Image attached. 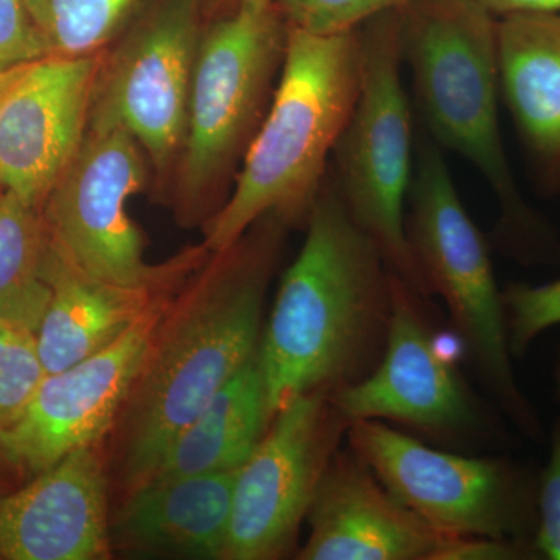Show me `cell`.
<instances>
[{
  "label": "cell",
  "mask_w": 560,
  "mask_h": 560,
  "mask_svg": "<svg viewBox=\"0 0 560 560\" xmlns=\"http://www.w3.org/2000/svg\"><path fill=\"white\" fill-rule=\"evenodd\" d=\"M307 523L301 560H431L445 537L404 506L350 447L330 459Z\"/></svg>",
  "instance_id": "obj_16"
},
{
  "label": "cell",
  "mask_w": 560,
  "mask_h": 560,
  "mask_svg": "<svg viewBox=\"0 0 560 560\" xmlns=\"http://www.w3.org/2000/svg\"><path fill=\"white\" fill-rule=\"evenodd\" d=\"M270 422L256 353L172 441L150 480L238 470Z\"/></svg>",
  "instance_id": "obj_20"
},
{
  "label": "cell",
  "mask_w": 560,
  "mask_h": 560,
  "mask_svg": "<svg viewBox=\"0 0 560 560\" xmlns=\"http://www.w3.org/2000/svg\"><path fill=\"white\" fill-rule=\"evenodd\" d=\"M150 176L145 151L130 131L88 132L40 206L51 246L77 270L121 289L158 290L186 279L208 257L205 246L162 265L143 257V237L128 201L145 189Z\"/></svg>",
  "instance_id": "obj_8"
},
{
  "label": "cell",
  "mask_w": 560,
  "mask_h": 560,
  "mask_svg": "<svg viewBox=\"0 0 560 560\" xmlns=\"http://www.w3.org/2000/svg\"><path fill=\"white\" fill-rule=\"evenodd\" d=\"M552 382H555L556 399H558L560 404V346L558 355H556L555 371H552Z\"/></svg>",
  "instance_id": "obj_33"
},
{
  "label": "cell",
  "mask_w": 560,
  "mask_h": 560,
  "mask_svg": "<svg viewBox=\"0 0 560 560\" xmlns=\"http://www.w3.org/2000/svg\"><path fill=\"white\" fill-rule=\"evenodd\" d=\"M305 228L257 352L271 419L301 394L363 381L388 340L393 272L329 173Z\"/></svg>",
  "instance_id": "obj_2"
},
{
  "label": "cell",
  "mask_w": 560,
  "mask_h": 560,
  "mask_svg": "<svg viewBox=\"0 0 560 560\" xmlns=\"http://www.w3.org/2000/svg\"><path fill=\"white\" fill-rule=\"evenodd\" d=\"M202 33L201 0H161L103 51L88 132L130 131L160 191L171 189L186 138Z\"/></svg>",
  "instance_id": "obj_10"
},
{
  "label": "cell",
  "mask_w": 560,
  "mask_h": 560,
  "mask_svg": "<svg viewBox=\"0 0 560 560\" xmlns=\"http://www.w3.org/2000/svg\"><path fill=\"white\" fill-rule=\"evenodd\" d=\"M24 0H0V72L47 57Z\"/></svg>",
  "instance_id": "obj_27"
},
{
  "label": "cell",
  "mask_w": 560,
  "mask_h": 560,
  "mask_svg": "<svg viewBox=\"0 0 560 560\" xmlns=\"http://www.w3.org/2000/svg\"><path fill=\"white\" fill-rule=\"evenodd\" d=\"M28 65V62H27ZM25 66V65H22ZM22 66H18V68L10 69V70H3V72H0V95L3 94V91L9 88V84L11 81L16 79L18 73H20V70L22 69Z\"/></svg>",
  "instance_id": "obj_32"
},
{
  "label": "cell",
  "mask_w": 560,
  "mask_h": 560,
  "mask_svg": "<svg viewBox=\"0 0 560 560\" xmlns=\"http://www.w3.org/2000/svg\"><path fill=\"white\" fill-rule=\"evenodd\" d=\"M416 0H275V9L289 27L340 35L360 31L366 22L400 11Z\"/></svg>",
  "instance_id": "obj_24"
},
{
  "label": "cell",
  "mask_w": 560,
  "mask_h": 560,
  "mask_svg": "<svg viewBox=\"0 0 560 560\" xmlns=\"http://www.w3.org/2000/svg\"><path fill=\"white\" fill-rule=\"evenodd\" d=\"M147 0H24L49 55L84 57L108 49Z\"/></svg>",
  "instance_id": "obj_21"
},
{
  "label": "cell",
  "mask_w": 560,
  "mask_h": 560,
  "mask_svg": "<svg viewBox=\"0 0 560 560\" xmlns=\"http://www.w3.org/2000/svg\"><path fill=\"white\" fill-rule=\"evenodd\" d=\"M539 559L533 541L481 536H445L431 560H530Z\"/></svg>",
  "instance_id": "obj_28"
},
{
  "label": "cell",
  "mask_w": 560,
  "mask_h": 560,
  "mask_svg": "<svg viewBox=\"0 0 560 560\" xmlns=\"http://www.w3.org/2000/svg\"><path fill=\"white\" fill-rule=\"evenodd\" d=\"M501 298L514 360L523 359L545 331L560 326V278L539 285L510 282Z\"/></svg>",
  "instance_id": "obj_25"
},
{
  "label": "cell",
  "mask_w": 560,
  "mask_h": 560,
  "mask_svg": "<svg viewBox=\"0 0 560 560\" xmlns=\"http://www.w3.org/2000/svg\"><path fill=\"white\" fill-rule=\"evenodd\" d=\"M14 480H20V478L0 460V493L9 492V490L14 489Z\"/></svg>",
  "instance_id": "obj_30"
},
{
  "label": "cell",
  "mask_w": 560,
  "mask_h": 560,
  "mask_svg": "<svg viewBox=\"0 0 560 560\" xmlns=\"http://www.w3.org/2000/svg\"><path fill=\"white\" fill-rule=\"evenodd\" d=\"M171 298L105 349L46 374L20 418L0 434V460L20 480L50 469L77 448L101 444L113 430Z\"/></svg>",
  "instance_id": "obj_13"
},
{
  "label": "cell",
  "mask_w": 560,
  "mask_h": 560,
  "mask_svg": "<svg viewBox=\"0 0 560 560\" xmlns=\"http://www.w3.org/2000/svg\"><path fill=\"white\" fill-rule=\"evenodd\" d=\"M495 18L511 14L560 13V0H474Z\"/></svg>",
  "instance_id": "obj_29"
},
{
  "label": "cell",
  "mask_w": 560,
  "mask_h": 560,
  "mask_svg": "<svg viewBox=\"0 0 560 560\" xmlns=\"http://www.w3.org/2000/svg\"><path fill=\"white\" fill-rule=\"evenodd\" d=\"M390 296L388 340L377 366L363 381L330 393L341 415L350 423L390 420L453 447H506L503 415L486 407L441 355L425 298L394 272Z\"/></svg>",
  "instance_id": "obj_11"
},
{
  "label": "cell",
  "mask_w": 560,
  "mask_h": 560,
  "mask_svg": "<svg viewBox=\"0 0 560 560\" xmlns=\"http://www.w3.org/2000/svg\"><path fill=\"white\" fill-rule=\"evenodd\" d=\"M50 289L46 279L0 313V434L20 418L46 377L38 330Z\"/></svg>",
  "instance_id": "obj_22"
},
{
  "label": "cell",
  "mask_w": 560,
  "mask_h": 560,
  "mask_svg": "<svg viewBox=\"0 0 560 560\" xmlns=\"http://www.w3.org/2000/svg\"><path fill=\"white\" fill-rule=\"evenodd\" d=\"M275 3V0H234V9L243 7V9L249 10H265L270 9Z\"/></svg>",
  "instance_id": "obj_31"
},
{
  "label": "cell",
  "mask_w": 560,
  "mask_h": 560,
  "mask_svg": "<svg viewBox=\"0 0 560 560\" xmlns=\"http://www.w3.org/2000/svg\"><path fill=\"white\" fill-rule=\"evenodd\" d=\"M533 545L539 559L560 560V416L550 431V455L539 471Z\"/></svg>",
  "instance_id": "obj_26"
},
{
  "label": "cell",
  "mask_w": 560,
  "mask_h": 560,
  "mask_svg": "<svg viewBox=\"0 0 560 560\" xmlns=\"http://www.w3.org/2000/svg\"><path fill=\"white\" fill-rule=\"evenodd\" d=\"M407 202V235L431 294H440L497 410L523 438L545 440L544 422L514 371L503 298L489 243L470 219L442 149L420 135Z\"/></svg>",
  "instance_id": "obj_5"
},
{
  "label": "cell",
  "mask_w": 560,
  "mask_h": 560,
  "mask_svg": "<svg viewBox=\"0 0 560 560\" xmlns=\"http://www.w3.org/2000/svg\"><path fill=\"white\" fill-rule=\"evenodd\" d=\"M346 436L382 485L431 528L533 541L540 470L529 464L440 451L382 420H355Z\"/></svg>",
  "instance_id": "obj_9"
},
{
  "label": "cell",
  "mask_w": 560,
  "mask_h": 560,
  "mask_svg": "<svg viewBox=\"0 0 560 560\" xmlns=\"http://www.w3.org/2000/svg\"><path fill=\"white\" fill-rule=\"evenodd\" d=\"M349 425L324 390L301 394L272 416L235 474L223 560H276L294 550L320 478Z\"/></svg>",
  "instance_id": "obj_12"
},
{
  "label": "cell",
  "mask_w": 560,
  "mask_h": 560,
  "mask_svg": "<svg viewBox=\"0 0 560 560\" xmlns=\"http://www.w3.org/2000/svg\"><path fill=\"white\" fill-rule=\"evenodd\" d=\"M43 276L50 289L38 330L46 374L66 370L105 349L189 278L158 290L121 289L77 270L50 241Z\"/></svg>",
  "instance_id": "obj_19"
},
{
  "label": "cell",
  "mask_w": 560,
  "mask_h": 560,
  "mask_svg": "<svg viewBox=\"0 0 560 560\" xmlns=\"http://www.w3.org/2000/svg\"><path fill=\"white\" fill-rule=\"evenodd\" d=\"M290 228L261 217L226 249L209 253L168 300L110 430L125 493L153 477L172 441L256 355Z\"/></svg>",
  "instance_id": "obj_1"
},
{
  "label": "cell",
  "mask_w": 560,
  "mask_h": 560,
  "mask_svg": "<svg viewBox=\"0 0 560 560\" xmlns=\"http://www.w3.org/2000/svg\"><path fill=\"white\" fill-rule=\"evenodd\" d=\"M287 24L275 5L238 7L202 33L186 138L171 202L180 226L212 219L270 108L285 57Z\"/></svg>",
  "instance_id": "obj_6"
},
{
  "label": "cell",
  "mask_w": 560,
  "mask_h": 560,
  "mask_svg": "<svg viewBox=\"0 0 560 560\" xmlns=\"http://www.w3.org/2000/svg\"><path fill=\"white\" fill-rule=\"evenodd\" d=\"M235 474L143 482L110 518V547L145 558L223 560Z\"/></svg>",
  "instance_id": "obj_17"
},
{
  "label": "cell",
  "mask_w": 560,
  "mask_h": 560,
  "mask_svg": "<svg viewBox=\"0 0 560 560\" xmlns=\"http://www.w3.org/2000/svg\"><path fill=\"white\" fill-rule=\"evenodd\" d=\"M49 232L40 208L0 194V313L44 282Z\"/></svg>",
  "instance_id": "obj_23"
},
{
  "label": "cell",
  "mask_w": 560,
  "mask_h": 560,
  "mask_svg": "<svg viewBox=\"0 0 560 560\" xmlns=\"http://www.w3.org/2000/svg\"><path fill=\"white\" fill-rule=\"evenodd\" d=\"M399 35L425 131L469 161L499 201L500 248L528 267L560 264L559 235L523 200L504 149L497 18L474 0H416L399 11Z\"/></svg>",
  "instance_id": "obj_3"
},
{
  "label": "cell",
  "mask_w": 560,
  "mask_h": 560,
  "mask_svg": "<svg viewBox=\"0 0 560 560\" xmlns=\"http://www.w3.org/2000/svg\"><path fill=\"white\" fill-rule=\"evenodd\" d=\"M500 91L545 189L560 191V13L497 18Z\"/></svg>",
  "instance_id": "obj_18"
},
{
  "label": "cell",
  "mask_w": 560,
  "mask_h": 560,
  "mask_svg": "<svg viewBox=\"0 0 560 560\" xmlns=\"http://www.w3.org/2000/svg\"><path fill=\"white\" fill-rule=\"evenodd\" d=\"M102 54L47 55L0 95V186L40 208L88 135Z\"/></svg>",
  "instance_id": "obj_14"
},
{
  "label": "cell",
  "mask_w": 560,
  "mask_h": 560,
  "mask_svg": "<svg viewBox=\"0 0 560 560\" xmlns=\"http://www.w3.org/2000/svg\"><path fill=\"white\" fill-rule=\"evenodd\" d=\"M3 190H5V189H3L2 186H0V194H2Z\"/></svg>",
  "instance_id": "obj_34"
},
{
  "label": "cell",
  "mask_w": 560,
  "mask_h": 560,
  "mask_svg": "<svg viewBox=\"0 0 560 560\" xmlns=\"http://www.w3.org/2000/svg\"><path fill=\"white\" fill-rule=\"evenodd\" d=\"M108 477L98 444L0 493V560L110 558Z\"/></svg>",
  "instance_id": "obj_15"
},
{
  "label": "cell",
  "mask_w": 560,
  "mask_h": 560,
  "mask_svg": "<svg viewBox=\"0 0 560 560\" xmlns=\"http://www.w3.org/2000/svg\"><path fill=\"white\" fill-rule=\"evenodd\" d=\"M363 69L352 116L331 153L329 172L352 220L382 250L390 272L431 296L407 235L412 178V116L401 81L399 11L360 28Z\"/></svg>",
  "instance_id": "obj_7"
},
{
  "label": "cell",
  "mask_w": 560,
  "mask_h": 560,
  "mask_svg": "<svg viewBox=\"0 0 560 560\" xmlns=\"http://www.w3.org/2000/svg\"><path fill=\"white\" fill-rule=\"evenodd\" d=\"M360 31L315 35L287 25L285 57L234 190L205 223L201 245L226 249L265 215L305 226L360 94Z\"/></svg>",
  "instance_id": "obj_4"
}]
</instances>
